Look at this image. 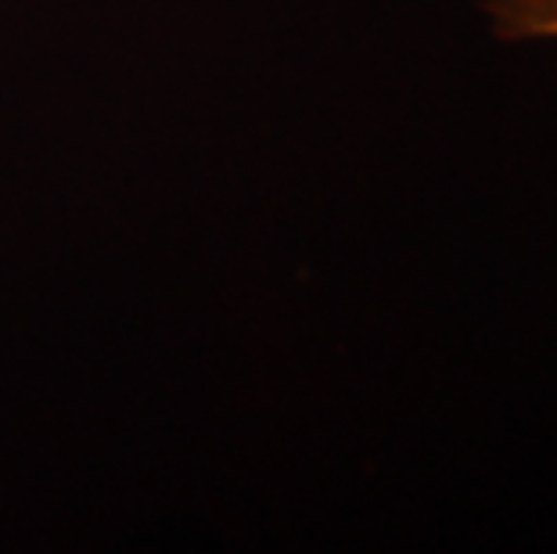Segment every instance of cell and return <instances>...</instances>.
Returning <instances> with one entry per match:
<instances>
[{
    "instance_id": "6da1fadb",
    "label": "cell",
    "mask_w": 557,
    "mask_h": 554,
    "mask_svg": "<svg viewBox=\"0 0 557 554\" xmlns=\"http://www.w3.org/2000/svg\"><path fill=\"white\" fill-rule=\"evenodd\" d=\"M490 29L507 44L557 40V0H482Z\"/></svg>"
}]
</instances>
